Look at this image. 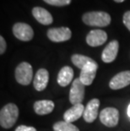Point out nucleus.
I'll list each match as a JSON object with an SVG mask.
<instances>
[{
  "mask_svg": "<svg viewBox=\"0 0 130 131\" xmlns=\"http://www.w3.org/2000/svg\"><path fill=\"white\" fill-rule=\"evenodd\" d=\"M19 117V108L14 103L5 105L0 112V124L4 129H10L15 124Z\"/></svg>",
  "mask_w": 130,
  "mask_h": 131,
  "instance_id": "nucleus-1",
  "label": "nucleus"
},
{
  "mask_svg": "<svg viewBox=\"0 0 130 131\" xmlns=\"http://www.w3.org/2000/svg\"><path fill=\"white\" fill-rule=\"evenodd\" d=\"M83 22L90 26L105 27L111 23L109 14L102 11H92L85 13L82 17Z\"/></svg>",
  "mask_w": 130,
  "mask_h": 131,
  "instance_id": "nucleus-2",
  "label": "nucleus"
},
{
  "mask_svg": "<svg viewBox=\"0 0 130 131\" xmlns=\"http://www.w3.org/2000/svg\"><path fill=\"white\" fill-rule=\"evenodd\" d=\"M32 67L27 62L20 63L15 69V80L19 84L28 85L32 80Z\"/></svg>",
  "mask_w": 130,
  "mask_h": 131,
  "instance_id": "nucleus-3",
  "label": "nucleus"
},
{
  "mask_svg": "<svg viewBox=\"0 0 130 131\" xmlns=\"http://www.w3.org/2000/svg\"><path fill=\"white\" fill-rule=\"evenodd\" d=\"M85 85L81 82L79 78L74 80L69 91V102L71 104H80L85 98Z\"/></svg>",
  "mask_w": 130,
  "mask_h": 131,
  "instance_id": "nucleus-4",
  "label": "nucleus"
},
{
  "mask_svg": "<svg viewBox=\"0 0 130 131\" xmlns=\"http://www.w3.org/2000/svg\"><path fill=\"white\" fill-rule=\"evenodd\" d=\"M100 120L105 126L115 127L119 121V113L115 107L104 108L100 113Z\"/></svg>",
  "mask_w": 130,
  "mask_h": 131,
  "instance_id": "nucleus-5",
  "label": "nucleus"
},
{
  "mask_svg": "<svg viewBox=\"0 0 130 131\" xmlns=\"http://www.w3.org/2000/svg\"><path fill=\"white\" fill-rule=\"evenodd\" d=\"M98 69V64L95 60L89 63L81 69L79 74V80L85 85H90L96 77V71Z\"/></svg>",
  "mask_w": 130,
  "mask_h": 131,
  "instance_id": "nucleus-6",
  "label": "nucleus"
},
{
  "mask_svg": "<svg viewBox=\"0 0 130 131\" xmlns=\"http://www.w3.org/2000/svg\"><path fill=\"white\" fill-rule=\"evenodd\" d=\"M13 33L16 38L23 41H30L34 37L32 28L26 23H16L14 25Z\"/></svg>",
  "mask_w": 130,
  "mask_h": 131,
  "instance_id": "nucleus-7",
  "label": "nucleus"
},
{
  "mask_svg": "<svg viewBox=\"0 0 130 131\" xmlns=\"http://www.w3.org/2000/svg\"><path fill=\"white\" fill-rule=\"evenodd\" d=\"M71 30L68 27L52 28L48 30V37L53 42H62L71 38Z\"/></svg>",
  "mask_w": 130,
  "mask_h": 131,
  "instance_id": "nucleus-8",
  "label": "nucleus"
},
{
  "mask_svg": "<svg viewBox=\"0 0 130 131\" xmlns=\"http://www.w3.org/2000/svg\"><path fill=\"white\" fill-rule=\"evenodd\" d=\"M130 85V71H123L110 80L109 86L112 90H119Z\"/></svg>",
  "mask_w": 130,
  "mask_h": 131,
  "instance_id": "nucleus-9",
  "label": "nucleus"
},
{
  "mask_svg": "<svg viewBox=\"0 0 130 131\" xmlns=\"http://www.w3.org/2000/svg\"><path fill=\"white\" fill-rule=\"evenodd\" d=\"M107 40V34L102 30H93L86 36V42L90 47H98Z\"/></svg>",
  "mask_w": 130,
  "mask_h": 131,
  "instance_id": "nucleus-10",
  "label": "nucleus"
},
{
  "mask_svg": "<svg viewBox=\"0 0 130 131\" xmlns=\"http://www.w3.org/2000/svg\"><path fill=\"white\" fill-rule=\"evenodd\" d=\"M100 107V101L97 98H94L87 103L84 112V119L87 123H92L96 120L98 115V109Z\"/></svg>",
  "mask_w": 130,
  "mask_h": 131,
  "instance_id": "nucleus-11",
  "label": "nucleus"
},
{
  "mask_svg": "<svg viewBox=\"0 0 130 131\" xmlns=\"http://www.w3.org/2000/svg\"><path fill=\"white\" fill-rule=\"evenodd\" d=\"M118 48H119V44L117 41H112L110 43H108L106 47L104 48L103 52L101 54V59L104 63H109L113 62L116 58H117Z\"/></svg>",
  "mask_w": 130,
  "mask_h": 131,
  "instance_id": "nucleus-12",
  "label": "nucleus"
},
{
  "mask_svg": "<svg viewBox=\"0 0 130 131\" xmlns=\"http://www.w3.org/2000/svg\"><path fill=\"white\" fill-rule=\"evenodd\" d=\"M48 81H49L48 71L45 69H40L39 70H37V74L35 75L33 85H34V87L37 91H41L45 90L46 87L48 86Z\"/></svg>",
  "mask_w": 130,
  "mask_h": 131,
  "instance_id": "nucleus-13",
  "label": "nucleus"
},
{
  "mask_svg": "<svg viewBox=\"0 0 130 131\" xmlns=\"http://www.w3.org/2000/svg\"><path fill=\"white\" fill-rule=\"evenodd\" d=\"M85 112V107L83 104H77L74 105L73 107L69 109H68L63 114L64 121H67L68 123H73L74 121L78 120L81 116L84 115Z\"/></svg>",
  "mask_w": 130,
  "mask_h": 131,
  "instance_id": "nucleus-14",
  "label": "nucleus"
},
{
  "mask_svg": "<svg viewBox=\"0 0 130 131\" xmlns=\"http://www.w3.org/2000/svg\"><path fill=\"white\" fill-rule=\"evenodd\" d=\"M32 15L39 23L45 25V26L51 25L52 21H53V19H52L51 14L46 9H43V8L35 7L32 9Z\"/></svg>",
  "mask_w": 130,
  "mask_h": 131,
  "instance_id": "nucleus-15",
  "label": "nucleus"
},
{
  "mask_svg": "<svg viewBox=\"0 0 130 131\" xmlns=\"http://www.w3.org/2000/svg\"><path fill=\"white\" fill-rule=\"evenodd\" d=\"M54 102L50 100H41L34 103V110L38 115L51 113L54 109Z\"/></svg>",
  "mask_w": 130,
  "mask_h": 131,
  "instance_id": "nucleus-16",
  "label": "nucleus"
},
{
  "mask_svg": "<svg viewBox=\"0 0 130 131\" xmlns=\"http://www.w3.org/2000/svg\"><path fill=\"white\" fill-rule=\"evenodd\" d=\"M74 77V70L69 66H64L59 71L58 75H57V84L59 85L67 86L68 84H70Z\"/></svg>",
  "mask_w": 130,
  "mask_h": 131,
  "instance_id": "nucleus-17",
  "label": "nucleus"
},
{
  "mask_svg": "<svg viewBox=\"0 0 130 131\" xmlns=\"http://www.w3.org/2000/svg\"><path fill=\"white\" fill-rule=\"evenodd\" d=\"M71 60L74 64L80 69H82L85 65L93 61L92 58L81 54H74L71 58Z\"/></svg>",
  "mask_w": 130,
  "mask_h": 131,
  "instance_id": "nucleus-18",
  "label": "nucleus"
},
{
  "mask_svg": "<svg viewBox=\"0 0 130 131\" xmlns=\"http://www.w3.org/2000/svg\"><path fill=\"white\" fill-rule=\"evenodd\" d=\"M54 131H79V129L72 123H68L67 121H59L53 124Z\"/></svg>",
  "mask_w": 130,
  "mask_h": 131,
  "instance_id": "nucleus-19",
  "label": "nucleus"
},
{
  "mask_svg": "<svg viewBox=\"0 0 130 131\" xmlns=\"http://www.w3.org/2000/svg\"><path fill=\"white\" fill-rule=\"evenodd\" d=\"M43 1L53 6H65L71 3V0H43Z\"/></svg>",
  "mask_w": 130,
  "mask_h": 131,
  "instance_id": "nucleus-20",
  "label": "nucleus"
},
{
  "mask_svg": "<svg viewBox=\"0 0 130 131\" xmlns=\"http://www.w3.org/2000/svg\"><path fill=\"white\" fill-rule=\"evenodd\" d=\"M123 24L130 31V10L127 11L123 15Z\"/></svg>",
  "mask_w": 130,
  "mask_h": 131,
  "instance_id": "nucleus-21",
  "label": "nucleus"
},
{
  "mask_svg": "<svg viewBox=\"0 0 130 131\" xmlns=\"http://www.w3.org/2000/svg\"><path fill=\"white\" fill-rule=\"evenodd\" d=\"M15 131H37V129L34 127L26 126V125H20V126L17 127Z\"/></svg>",
  "mask_w": 130,
  "mask_h": 131,
  "instance_id": "nucleus-22",
  "label": "nucleus"
},
{
  "mask_svg": "<svg viewBox=\"0 0 130 131\" xmlns=\"http://www.w3.org/2000/svg\"><path fill=\"white\" fill-rule=\"evenodd\" d=\"M0 53L1 54H4V52H5L6 50V47H7V44H6V41H5L4 38L3 37H0Z\"/></svg>",
  "mask_w": 130,
  "mask_h": 131,
  "instance_id": "nucleus-23",
  "label": "nucleus"
},
{
  "mask_svg": "<svg viewBox=\"0 0 130 131\" xmlns=\"http://www.w3.org/2000/svg\"><path fill=\"white\" fill-rule=\"evenodd\" d=\"M127 114H128V116L130 118V103H129V105L128 106V109H127Z\"/></svg>",
  "mask_w": 130,
  "mask_h": 131,
  "instance_id": "nucleus-24",
  "label": "nucleus"
},
{
  "mask_svg": "<svg viewBox=\"0 0 130 131\" xmlns=\"http://www.w3.org/2000/svg\"><path fill=\"white\" fill-rule=\"evenodd\" d=\"M114 1L117 3H123V1H125V0H114Z\"/></svg>",
  "mask_w": 130,
  "mask_h": 131,
  "instance_id": "nucleus-25",
  "label": "nucleus"
}]
</instances>
